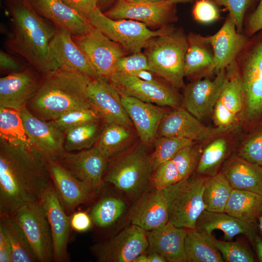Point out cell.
Wrapping results in <instances>:
<instances>
[{
	"label": "cell",
	"mask_w": 262,
	"mask_h": 262,
	"mask_svg": "<svg viewBox=\"0 0 262 262\" xmlns=\"http://www.w3.org/2000/svg\"><path fill=\"white\" fill-rule=\"evenodd\" d=\"M51 183L48 159L36 148L0 142V216L39 201Z\"/></svg>",
	"instance_id": "1"
},
{
	"label": "cell",
	"mask_w": 262,
	"mask_h": 262,
	"mask_svg": "<svg viewBox=\"0 0 262 262\" xmlns=\"http://www.w3.org/2000/svg\"><path fill=\"white\" fill-rule=\"evenodd\" d=\"M5 5L10 24L7 47L39 72L59 69L49 52L55 27L37 14L28 0H6Z\"/></svg>",
	"instance_id": "2"
},
{
	"label": "cell",
	"mask_w": 262,
	"mask_h": 262,
	"mask_svg": "<svg viewBox=\"0 0 262 262\" xmlns=\"http://www.w3.org/2000/svg\"><path fill=\"white\" fill-rule=\"evenodd\" d=\"M91 79L62 69L42 73L39 87L28 103L30 110L27 109L37 117L49 121L73 110L95 108L87 94Z\"/></svg>",
	"instance_id": "3"
},
{
	"label": "cell",
	"mask_w": 262,
	"mask_h": 262,
	"mask_svg": "<svg viewBox=\"0 0 262 262\" xmlns=\"http://www.w3.org/2000/svg\"><path fill=\"white\" fill-rule=\"evenodd\" d=\"M153 172L147 147L139 140L109 160L103 182L113 184L130 198H137L147 190Z\"/></svg>",
	"instance_id": "4"
},
{
	"label": "cell",
	"mask_w": 262,
	"mask_h": 262,
	"mask_svg": "<svg viewBox=\"0 0 262 262\" xmlns=\"http://www.w3.org/2000/svg\"><path fill=\"white\" fill-rule=\"evenodd\" d=\"M187 35L181 29L151 39L145 48L151 71L177 89L184 88Z\"/></svg>",
	"instance_id": "5"
},
{
	"label": "cell",
	"mask_w": 262,
	"mask_h": 262,
	"mask_svg": "<svg viewBox=\"0 0 262 262\" xmlns=\"http://www.w3.org/2000/svg\"><path fill=\"white\" fill-rule=\"evenodd\" d=\"M245 102L244 116L253 121L262 116V30L249 38L235 60Z\"/></svg>",
	"instance_id": "6"
},
{
	"label": "cell",
	"mask_w": 262,
	"mask_h": 262,
	"mask_svg": "<svg viewBox=\"0 0 262 262\" xmlns=\"http://www.w3.org/2000/svg\"><path fill=\"white\" fill-rule=\"evenodd\" d=\"M205 177L192 175L164 189L169 222L180 228L196 229V222L205 210L203 198Z\"/></svg>",
	"instance_id": "7"
},
{
	"label": "cell",
	"mask_w": 262,
	"mask_h": 262,
	"mask_svg": "<svg viewBox=\"0 0 262 262\" xmlns=\"http://www.w3.org/2000/svg\"><path fill=\"white\" fill-rule=\"evenodd\" d=\"M88 21L94 27L132 53L141 51L153 38L169 33L175 29L171 24L152 30L144 23L136 20L112 19L105 16L98 7Z\"/></svg>",
	"instance_id": "8"
},
{
	"label": "cell",
	"mask_w": 262,
	"mask_h": 262,
	"mask_svg": "<svg viewBox=\"0 0 262 262\" xmlns=\"http://www.w3.org/2000/svg\"><path fill=\"white\" fill-rule=\"evenodd\" d=\"M120 96L135 98L160 106H182V97L176 88L167 82L153 83L128 73L116 72L107 80Z\"/></svg>",
	"instance_id": "9"
},
{
	"label": "cell",
	"mask_w": 262,
	"mask_h": 262,
	"mask_svg": "<svg viewBox=\"0 0 262 262\" xmlns=\"http://www.w3.org/2000/svg\"><path fill=\"white\" fill-rule=\"evenodd\" d=\"M20 226L40 262L53 261L49 221L39 201L25 205L12 215Z\"/></svg>",
	"instance_id": "10"
},
{
	"label": "cell",
	"mask_w": 262,
	"mask_h": 262,
	"mask_svg": "<svg viewBox=\"0 0 262 262\" xmlns=\"http://www.w3.org/2000/svg\"><path fill=\"white\" fill-rule=\"evenodd\" d=\"M103 13L112 19L134 20L158 29L178 20L176 4L168 0L153 2L117 0Z\"/></svg>",
	"instance_id": "11"
},
{
	"label": "cell",
	"mask_w": 262,
	"mask_h": 262,
	"mask_svg": "<svg viewBox=\"0 0 262 262\" xmlns=\"http://www.w3.org/2000/svg\"><path fill=\"white\" fill-rule=\"evenodd\" d=\"M72 37L99 77L106 80L115 72L117 62L126 54L127 51L120 44L94 27L85 34Z\"/></svg>",
	"instance_id": "12"
},
{
	"label": "cell",
	"mask_w": 262,
	"mask_h": 262,
	"mask_svg": "<svg viewBox=\"0 0 262 262\" xmlns=\"http://www.w3.org/2000/svg\"><path fill=\"white\" fill-rule=\"evenodd\" d=\"M229 76L226 68L219 71L213 79L198 78L185 85L182 97L183 107L201 121L213 114Z\"/></svg>",
	"instance_id": "13"
},
{
	"label": "cell",
	"mask_w": 262,
	"mask_h": 262,
	"mask_svg": "<svg viewBox=\"0 0 262 262\" xmlns=\"http://www.w3.org/2000/svg\"><path fill=\"white\" fill-rule=\"evenodd\" d=\"M148 247L147 231L131 224L119 233L93 250L98 260L101 262H133Z\"/></svg>",
	"instance_id": "14"
},
{
	"label": "cell",
	"mask_w": 262,
	"mask_h": 262,
	"mask_svg": "<svg viewBox=\"0 0 262 262\" xmlns=\"http://www.w3.org/2000/svg\"><path fill=\"white\" fill-rule=\"evenodd\" d=\"M229 130L206 126L181 106L166 112L160 124L157 137H180L195 142L213 138Z\"/></svg>",
	"instance_id": "15"
},
{
	"label": "cell",
	"mask_w": 262,
	"mask_h": 262,
	"mask_svg": "<svg viewBox=\"0 0 262 262\" xmlns=\"http://www.w3.org/2000/svg\"><path fill=\"white\" fill-rule=\"evenodd\" d=\"M57 160L95 192L103 182L109 160L95 146L77 153L65 151Z\"/></svg>",
	"instance_id": "16"
},
{
	"label": "cell",
	"mask_w": 262,
	"mask_h": 262,
	"mask_svg": "<svg viewBox=\"0 0 262 262\" xmlns=\"http://www.w3.org/2000/svg\"><path fill=\"white\" fill-rule=\"evenodd\" d=\"M48 161L52 184L67 214L72 213L79 205L94 199L95 192L88 185L74 176L57 160L48 159Z\"/></svg>",
	"instance_id": "17"
},
{
	"label": "cell",
	"mask_w": 262,
	"mask_h": 262,
	"mask_svg": "<svg viewBox=\"0 0 262 262\" xmlns=\"http://www.w3.org/2000/svg\"><path fill=\"white\" fill-rule=\"evenodd\" d=\"M39 202L49 221L52 239L53 261H69L67 250L70 215L62 206L51 183L43 193Z\"/></svg>",
	"instance_id": "18"
},
{
	"label": "cell",
	"mask_w": 262,
	"mask_h": 262,
	"mask_svg": "<svg viewBox=\"0 0 262 262\" xmlns=\"http://www.w3.org/2000/svg\"><path fill=\"white\" fill-rule=\"evenodd\" d=\"M49 52L59 69L81 73L92 79L99 77L85 54L67 31L55 27Z\"/></svg>",
	"instance_id": "19"
},
{
	"label": "cell",
	"mask_w": 262,
	"mask_h": 262,
	"mask_svg": "<svg viewBox=\"0 0 262 262\" xmlns=\"http://www.w3.org/2000/svg\"><path fill=\"white\" fill-rule=\"evenodd\" d=\"M208 36L213 49V61L205 77L215 75L232 64L249 39L244 33L237 31L228 15L220 29L214 34Z\"/></svg>",
	"instance_id": "20"
},
{
	"label": "cell",
	"mask_w": 262,
	"mask_h": 262,
	"mask_svg": "<svg viewBox=\"0 0 262 262\" xmlns=\"http://www.w3.org/2000/svg\"><path fill=\"white\" fill-rule=\"evenodd\" d=\"M42 76L36 71L25 68L9 73L0 79V107L20 111L35 95Z\"/></svg>",
	"instance_id": "21"
},
{
	"label": "cell",
	"mask_w": 262,
	"mask_h": 262,
	"mask_svg": "<svg viewBox=\"0 0 262 262\" xmlns=\"http://www.w3.org/2000/svg\"><path fill=\"white\" fill-rule=\"evenodd\" d=\"M87 94L104 122L134 128L123 105L121 96L105 78L91 79L87 85Z\"/></svg>",
	"instance_id": "22"
},
{
	"label": "cell",
	"mask_w": 262,
	"mask_h": 262,
	"mask_svg": "<svg viewBox=\"0 0 262 262\" xmlns=\"http://www.w3.org/2000/svg\"><path fill=\"white\" fill-rule=\"evenodd\" d=\"M25 131L34 147L47 159L57 160L65 151V133L51 121L42 120L26 107L20 111Z\"/></svg>",
	"instance_id": "23"
},
{
	"label": "cell",
	"mask_w": 262,
	"mask_h": 262,
	"mask_svg": "<svg viewBox=\"0 0 262 262\" xmlns=\"http://www.w3.org/2000/svg\"><path fill=\"white\" fill-rule=\"evenodd\" d=\"M201 151L195 144L181 149L153 171L151 187L164 189L191 176L196 171Z\"/></svg>",
	"instance_id": "24"
},
{
	"label": "cell",
	"mask_w": 262,
	"mask_h": 262,
	"mask_svg": "<svg viewBox=\"0 0 262 262\" xmlns=\"http://www.w3.org/2000/svg\"><path fill=\"white\" fill-rule=\"evenodd\" d=\"M227 68L229 76L214 106L213 115L216 127L230 129L244 114L245 102L235 62Z\"/></svg>",
	"instance_id": "25"
},
{
	"label": "cell",
	"mask_w": 262,
	"mask_h": 262,
	"mask_svg": "<svg viewBox=\"0 0 262 262\" xmlns=\"http://www.w3.org/2000/svg\"><path fill=\"white\" fill-rule=\"evenodd\" d=\"M140 195L129 214L131 224L146 231L157 229L168 222V211L164 189L151 188Z\"/></svg>",
	"instance_id": "26"
},
{
	"label": "cell",
	"mask_w": 262,
	"mask_h": 262,
	"mask_svg": "<svg viewBox=\"0 0 262 262\" xmlns=\"http://www.w3.org/2000/svg\"><path fill=\"white\" fill-rule=\"evenodd\" d=\"M121 98L139 140L147 147L157 138L160 124L167 111L163 106L133 97L121 96Z\"/></svg>",
	"instance_id": "27"
},
{
	"label": "cell",
	"mask_w": 262,
	"mask_h": 262,
	"mask_svg": "<svg viewBox=\"0 0 262 262\" xmlns=\"http://www.w3.org/2000/svg\"><path fill=\"white\" fill-rule=\"evenodd\" d=\"M41 16L50 21L55 27L64 29L72 35H82L93 26L88 20L62 0H28Z\"/></svg>",
	"instance_id": "28"
},
{
	"label": "cell",
	"mask_w": 262,
	"mask_h": 262,
	"mask_svg": "<svg viewBox=\"0 0 262 262\" xmlns=\"http://www.w3.org/2000/svg\"><path fill=\"white\" fill-rule=\"evenodd\" d=\"M187 229L169 221L154 230L147 231L148 250L156 252L166 262H187L185 250Z\"/></svg>",
	"instance_id": "29"
},
{
	"label": "cell",
	"mask_w": 262,
	"mask_h": 262,
	"mask_svg": "<svg viewBox=\"0 0 262 262\" xmlns=\"http://www.w3.org/2000/svg\"><path fill=\"white\" fill-rule=\"evenodd\" d=\"M196 229L209 234L214 230H220L225 240L230 241L240 234L246 236L254 244L257 236L252 224L248 223L225 212L214 213L205 210L199 217Z\"/></svg>",
	"instance_id": "30"
},
{
	"label": "cell",
	"mask_w": 262,
	"mask_h": 262,
	"mask_svg": "<svg viewBox=\"0 0 262 262\" xmlns=\"http://www.w3.org/2000/svg\"><path fill=\"white\" fill-rule=\"evenodd\" d=\"M184 58L185 77L194 80L205 77L213 61V52L208 36L190 32Z\"/></svg>",
	"instance_id": "31"
},
{
	"label": "cell",
	"mask_w": 262,
	"mask_h": 262,
	"mask_svg": "<svg viewBox=\"0 0 262 262\" xmlns=\"http://www.w3.org/2000/svg\"><path fill=\"white\" fill-rule=\"evenodd\" d=\"M221 172L233 189L262 195V166L237 155L226 163Z\"/></svg>",
	"instance_id": "32"
},
{
	"label": "cell",
	"mask_w": 262,
	"mask_h": 262,
	"mask_svg": "<svg viewBox=\"0 0 262 262\" xmlns=\"http://www.w3.org/2000/svg\"><path fill=\"white\" fill-rule=\"evenodd\" d=\"M136 134L134 128L104 122L94 146L110 160L132 146L135 143Z\"/></svg>",
	"instance_id": "33"
},
{
	"label": "cell",
	"mask_w": 262,
	"mask_h": 262,
	"mask_svg": "<svg viewBox=\"0 0 262 262\" xmlns=\"http://www.w3.org/2000/svg\"><path fill=\"white\" fill-rule=\"evenodd\" d=\"M262 208V195L251 191L233 189L224 212L253 224L258 220Z\"/></svg>",
	"instance_id": "34"
},
{
	"label": "cell",
	"mask_w": 262,
	"mask_h": 262,
	"mask_svg": "<svg viewBox=\"0 0 262 262\" xmlns=\"http://www.w3.org/2000/svg\"><path fill=\"white\" fill-rule=\"evenodd\" d=\"M212 236L196 229H187L185 242L187 262H224L212 241Z\"/></svg>",
	"instance_id": "35"
},
{
	"label": "cell",
	"mask_w": 262,
	"mask_h": 262,
	"mask_svg": "<svg viewBox=\"0 0 262 262\" xmlns=\"http://www.w3.org/2000/svg\"><path fill=\"white\" fill-rule=\"evenodd\" d=\"M0 142L12 146L34 147L25 131L20 111L0 107Z\"/></svg>",
	"instance_id": "36"
},
{
	"label": "cell",
	"mask_w": 262,
	"mask_h": 262,
	"mask_svg": "<svg viewBox=\"0 0 262 262\" xmlns=\"http://www.w3.org/2000/svg\"><path fill=\"white\" fill-rule=\"evenodd\" d=\"M0 229L10 244L12 262H39L23 231L12 215L0 216Z\"/></svg>",
	"instance_id": "37"
},
{
	"label": "cell",
	"mask_w": 262,
	"mask_h": 262,
	"mask_svg": "<svg viewBox=\"0 0 262 262\" xmlns=\"http://www.w3.org/2000/svg\"><path fill=\"white\" fill-rule=\"evenodd\" d=\"M232 190L221 171L206 177L203 194L205 210L214 213L224 212Z\"/></svg>",
	"instance_id": "38"
},
{
	"label": "cell",
	"mask_w": 262,
	"mask_h": 262,
	"mask_svg": "<svg viewBox=\"0 0 262 262\" xmlns=\"http://www.w3.org/2000/svg\"><path fill=\"white\" fill-rule=\"evenodd\" d=\"M228 153L229 144L227 139L220 135L214 137L202 150L196 173L205 177L217 174Z\"/></svg>",
	"instance_id": "39"
},
{
	"label": "cell",
	"mask_w": 262,
	"mask_h": 262,
	"mask_svg": "<svg viewBox=\"0 0 262 262\" xmlns=\"http://www.w3.org/2000/svg\"><path fill=\"white\" fill-rule=\"evenodd\" d=\"M98 121L82 124L65 131V151L82 150L93 147L97 141L104 122ZM104 122V121H103Z\"/></svg>",
	"instance_id": "40"
},
{
	"label": "cell",
	"mask_w": 262,
	"mask_h": 262,
	"mask_svg": "<svg viewBox=\"0 0 262 262\" xmlns=\"http://www.w3.org/2000/svg\"><path fill=\"white\" fill-rule=\"evenodd\" d=\"M126 209L125 202L114 196L104 197L93 207L90 216L93 223L99 228L109 227L115 224Z\"/></svg>",
	"instance_id": "41"
},
{
	"label": "cell",
	"mask_w": 262,
	"mask_h": 262,
	"mask_svg": "<svg viewBox=\"0 0 262 262\" xmlns=\"http://www.w3.org/2000/svg\"><path fill=\"white\" fill-rule=\"evenodd\" d=\"M195 144L192 140L175 137H157L153 142L154 149L150 154L153 171L170 160L185 147Z\"/></svg>",
	"instance_id": "42"
},
{
	"label": "cell",
	"mask_w": 262,
	"mask_h": 262,
	"mask_svg": "<svg viewBox=\"0 0 262 262\" xmlns=\"http://www.w3.org/2000/svg\"><path fill=\"white\" fill-rule=\"evenodd\" d=\"M98 121H103L98 112L94 108H88L69 111L51 121L65 132L72 127Z\"/></svg>",
	"instance_id": "43"
},
{
	"label": "cell",
	"mask_w": 262,
	"mask_h": 262,
	"mask_svg": "<svg viewBox=\"0 0 262 262\" xmlns=\"http://www.w3.org/2000/svg\"><path fill=\"white\" fill-rule=\"evenodd\" d=\"M212 241L221 253L224 262H253L254 256L247 247L240 241H220L212 236Z\"/></svg>",
	"instance_id": "44"
},
{
	"label": "cell",
	"mask_w": 262,
	"mask_h": 262,
	"mask_svg": "<svg viewBox=\"0 0 262 262\" xmlns=\"http://www.w3.org/2000/svg\"><path fill=\"white\" fill-rule=\"evenodd\" d=\"M218 6L228 10L239 33H243L244 23L248 12L258 4L260 0H211Z\"/></svg>",
	"instance_id": "45"
},
{
	"label": "cell",
	"mask_w": 262,
	"mask_h": 262,
	"mask_svg": "<svg viewBox=\"0 0 262 262\" xmlns=\"http://www.w3.org/2000/svg\"><path fill=\"white\" fill-rule=\"evenodd\" d=\"M237 155L251 163L262 166V124L242 143Z\"/></svg>",
	"instance_id": "46"
},
{
	"label": "cell",
	"mask_w": 262,
	"mask_h": 262,
	"mask_svg": "<svg viewBox=\"0 0 262 262\" xmlns=\"http://www.w3.org/2000/svg\"><path fill=\"white\" fill-rule=\"evenodd\" d=\"M142 69L151 71L147 58L141 51L122 57L117 62L115 66V72L128 74Z\"/></svg>",
	"instance_id": "47"
},
{
	"label": "cell",
	"mask_w": 262,
	"mask_h": 262,
	"mask_svg": "<svg viewBox=\"0 0 262 262\" xmlns=\"http://www.w3.org/2000/svg\"><path fill=\"white\" fill-rule=\"evenodd\" d=\"M194 19L202 23H210L220 17L218 6L211 0H197L193 7Z\"/></svg>",
	"instance_id": "48"
},
{
	"label": "cell",
	"mask_w": 262,
	"mask_h": 262,
	"mask_svg": "<svg viewBox=\"0 0 262 262\" xmlns=\"http://www.w3.org/2000/svg\"><path fill=\"white\" fill-rule=\"evenodd\" d=\"M262 30V0H260L256 8L246 17L243 33L249 38Z\"/></svg>",
	"instance_id": "49"
},
{
	"label": "cell",
	"mask_w": 262,
	"mask_h": 262,
	"mask_svg": "<svg viewBox=\"0 0 262 262\" xmlns=\"http://www.w3.org/2000/svg\"><path fill=\"white\" fill-rule=\"evenodd\" d=\"M88 20L98 6V0H62Z\"/></svg>",
	"instance_id": "50"
},
{
	"label": "cell",
	"mask_w": 262,
	"mask_h": 262,
	"mask_svg": "<svg viewBox=\"0 0 262 262\" xmlns=\"http://www.w3.org/2000/svg\"><path fill=\"white\" fill-rule=\"evenodd\" d=\"M90 215L86 212L79 211L70 215V226L72 229L79 232L88 230L92 225Z\"/></svg>",
	"instance_id": "51"
},
{
	"label": "cell",
	"mask_w": 262,
	"mask_h": 262,
	"mask_svg": "<svg viewBox=\"0 0 262 262\" xmlns=\"http://www.w3.org/2000/svg\"><path fill=\"white\" fill-rule=\"evenodd\" d=\"M0 67L2 71L9 72L10 73L25 68L19 61L3 50L0 51Z\"/></svg>",
	"instance_id": "52"
},
{
	"label": "cell",
	"mask_w": 262,
	"mask_h": 262,
	"mask_svg": "<svg viewBox=\"0 0 262 262\" xmlns=\"http://www.w3.org/2000/svg\"><path fill=\"white\" fill-rule=\"evenodd\" d=\"M0 262H12V250L6 236L0 229Z\"/></svg>",
	"instance_id": "53"
},
{
	"label": "cell",
	"mask_w": 262,
	"mask_h": 262,
	"mask_svg": "<svg viewBox=\"0 0 262 262\" xmlns=\"http://www.w3.org/2000/svg\"><path fill=\"white\" fill-rule=\"evenodd\" d=\"M130 74L136 76L144 81L150 82L160 83L163 82L158 78V75L151 71L147 70H139L133 71L131 73H130Z\"/></svg>",
	"instance_id": "54"
},
{
	"label": "cell",
	"mask_w": 262,
	"mask_h": 262,
	"mask_svg": "<svg viewBox=\"0 0 262 262\" xmlns=\"http://www.w3.org/2000/svg\"><path fill=\"white\" fill-rule=\"evenodd\" d=\"M147 254L148 262H166L163 256L156 252L147 250Z\"/></svg>",
	"instance_id": "55"
},
{
	"label": "cell",
	"mask_w": 262,
	"mask_h": 262,
	"mask_svg": "<svg viewBox=\"0 0 262 262\" xmlns=\"http://www.w3.org/2000/svg\"><path fill=\"white\" fill-rule=\"evenodd\" d=\"M254 244L256 247L258 258L260 261L262 262V239L260 237L256 236Z\"/></svg>",
	"instance_id": "56"
},
{
	"label": "cell",
	"mask_w": 262,
	"mask_h": 262,
	"mask_svg": "<svg viewBox=\"0 0 262 262\" xmlns=\"http://www.w3.org/2000/svg\"><path fill=\"white\" fill-rule=\"evenodd\" d=\"M117 0H98V6L102 10V9L106 8L111 5Z\"/></svg>",
	"instance_id": "57"
},
{
	"label": "cell",
	"mask_w": 262,
	"mask_h": 262,
	"mask_svg": "<svg viewBox=\"0 0 262 262\" xmlns=\"http://www.w3.org/2000/svg\"><path fill=\"white\" fill-rule=\"evenodd\" d=\"M133 262H148V257L146 252L137 257Z\"/></svg>",
	"instance_id": "58"
},
{
	"label": "cell",
	"mask_w": 262,
	"mask_h": 262,
	"mask_svg": "<svg viewBox=\"0 0 262 262\" xmlns=\"http://www.w3.org/2000/svg\"><path fill=\"white\" fill-rule=\"evenodd\" d=\"M258 221H259V229L261 232V234L262 235V210L260 213V214L258 218Z\"/></svg>",
	"instance_id": "59"
},
{
	"label": "cell",
	"mask_w": 262,
	"mask_h": 262,
	"mask_svg": "<svg viewBox=\"0 0 262 262\" xmlns=\"http://www.w3.org/2000/svg\"><path fill=\"white\" fill-rule=\"evenodd\" d=\"M174 4L182 3L191 2L194 0H168Z\"/></svg>",
	"instance_id": "60"
},
{
	"label": "cell",
	"mask_w": 262,
	"mask_h": 262,
	"mask_svg": "<svg viewBox=\"0 0 262 262\" xmlns=\"http://www.w3.org/2000/svg\"><path fill=\"white\" fill-rule=\"evenodd\" d=\"M131 2H158L164 0H126Z\"/></svg>",
	"instance_id": "61"
}]
</instances>
